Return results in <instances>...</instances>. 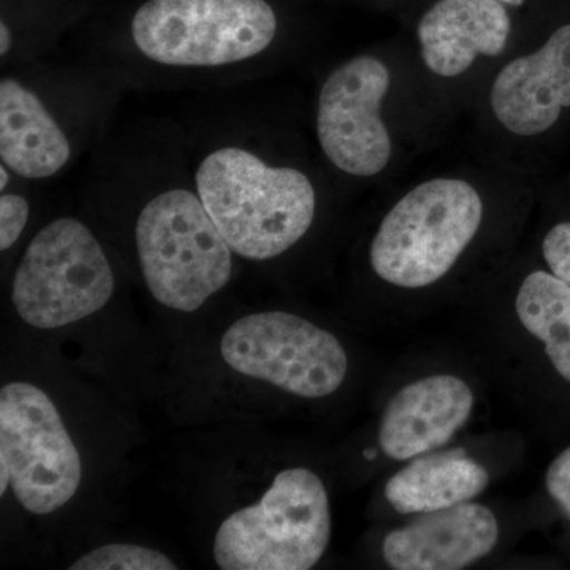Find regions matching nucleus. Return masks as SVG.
<instances>
[{
    "label": "nucleus",
    "mask_w": 570,
    "mask_h": 570,
    "mask_svg": "<svg viewBox=\"0 0 570 570\" xmlns=\"http://www.w3.org/2000/svg\"><path fill=\"white\" fill-rule=\"evenodd\" d=\"M135 243L146 287L170 309H200L234 272V250L187 187L165 189L142 206Z\"/></svg>",
    "instance_id": "obj_2"
},
{
    "label": "nucleus",
    "mask_w": 570,
    "mask_h": 570,
    "mask_svg": "<svg viewBox=\"0 0 570 570\" xmlns=\"http://www.w3.org/2000/svg\"><path fill=\"white\" fill-rule=\"evenodd\" d=\"M0 468H2V472H0V494H6L7 487L10 485V469L7 466L6 461L0 460Z\"/></svg>",
    "instance_id": "obj_22"
},
{
    "label": "nucleus",
    "mask_w": 570,
    "mask_h": 570,
    "mask_svg": "<svg viewBox=\"0 0 570 570\" xmlns=\"http://www.w3.org/2000/svg\"><path fill=\"white\" fill-rule=\"evenodd\" d=\"M220 354L239 374L302 397L332 395L348 370L346 351L336 336L284 311L236 321L220 341Z\"/></svg>",
    "instance_id": "obj_8"
},
{
    "label": "nucleus",
    "mask_w": 570,
    "mask_h": 570,
    "mask_svg": "<svg viewBox=\"0 0 570 570\" xmlns=\"http://www.w3.org/2000/svg\"><path fill=\"white\" fill-rule=\"evenodd\" d=\"M0 159L22 179H48L71 159V141L39 94L13 77L0 81Z\"/></svg>",
    "instance_id": "obj_14"
},
{
    "label": "nucleus",
    "mask_w": 570,
    "mask_h": 570,
    "mask_svg": "<svg viewBox=\"0 0 570 570\" xmlns=\"http://www.w3.org/2000/svg\"><path fill=\"white\" fill-rule=\"evenodd\" d=\"M498 539L493 512L463 502L425 513L409 527L390 532L384 558L396 570H459L487 557Z\"/></svg>",
    "instance_id": "obj_11"
},
{
    "label": "nucleus",
    "mask_w": 570,
    "mask_h": 570,
    "mask_svg": "<svg viewBox=\"0 0 570 570\" xmlns=\"http://www.w3.org/2000/svg\"><path fill=\"white\" fill-rule=\"evenodd\" d=\"M14 45V31L13 28L6 20H0V55L6 58Z\"/></svg>",
    "instance_id": "obj_21"
},
{
    "label": "nucleus",
    "mask_w": 570,
    "mask_h": 570,
    "mask_svg": "<svg viewBox=\"0 0 570 570\" xmlns=\"http://www.w3.org/2000/svg\"><path fill=\"white\" fill-rule=\"evenodd\" d=\"M515 309L524 328L546 344L558 373L570 382V285L553 273H531L521 284Z\"/></svg>",
    "instance_id": "obj_16"
},
{
    "label": "nucleus",
    "mask_w": 570,
    "mask_h": 570,
    "mask_svg": "<svg viewBox=\"0 0 570 570\" xmlns=\"http://www.w3.org/2000/svg\"><path fill=\"white\" fill-rule=\"evenodd\" d=\"M112 292L115 275L99 239L81 220L59 217L22 255L11 302L26 324L52 330L92 316Z\"/></svg>",
    "instance_id": "obj_6"
},
{
    "label": "nucleus",
    "mask_w": 570,
    "mask_h": 570,
    "mask_svg": "<svg viewBox=\"0 0 570 570\" xmlns=\"http://www.w3.org/2000/svg\"><path fill=\"white\" fill-rule=\"evenodd\" d=\"M10 174L9 167L7 165H0V190L6 193L7 186L10 184Z\"/></svg>",
    "instance_id": "obj_23"
},
{
    "label": "nucleus",
    "mask_w": 570,
    "mask_h": 570,
    "mask_svg": "<svg viewBox=\"0 0 570 570\" xmlns=\"http://www.w3.org/2000/svg\"><path fill=\"white\" fill-rule=\"evenodd\" d=\"M493 115L510 134L547 132L570 108V24L551 33L540 50L513 59L491 86Z\"/></svg>",
    "instance_id": "obj_10"
},
{
    "label": "nucleus",
    "mask_w": 570,
    "mask_h": 570,
    "mask_svg": "<svg viewBox=\"0 0 570 570\" xmlns=\"http://www.w3.org/2000/svg\"><path fill=\"white\" fill-rule=\"evenodd\" d=\"M330 535L324 483L309 469H285L257 504L236 510L220 524L214 561L223 570L313 569Z\"/></svg>",
    "instance_id": "obj_5"
},
{
    "label": "nucleus",
    "mask_w": 570,
    "mask_h": 570,
    "mask_svg": "<svg viewBox=\"0 0 570 570\" xmlns=\"http://www.w3.org/2000/svg\"><path fill=\"white\" fill-rule=\"evenodd\" d=\"M472 407L474 395L460 377L420 379L401 389L385 409L379 431L381 448L396 461L441 449L464 426Z\"/></svg>",
    "instance_id": "obj_12"
},
{
    "label": "nucleus",
    "mask_w": 570,
    "mask_h": 570,
    "mask_svg": "<svg viewBox=\"0 0 570 570\" xmlns=\"http://www.w3.org/2000/svg\"><path fill=\"white\" fill-rule=\"evenodd\" d=\"M485 468L459 452L434 453L401 469L385 497L396 512L430 513L478 498L489 485Z\"/></svg>",
    "instance_id": "obj_15"
},
{
    "label": "nucleus",
    "mask_w": 570,
    "mask_h": 570,
    "mask_svg": "<svg viewBox=\"0 0 570 570\" xmlns=\"http://www.w3.org/2000/svg\"><path fill=\"white\" fill-rule=\"evenodd\" d=\"M71 570H176L170 558L160 551L132 546L110 543L89 551L70 566Z\"/></svg>",
    "instance_id": "obj_17"
},
{
    "label": "nucleus",
    "mask_w": 570,
    "mask_h": 570,
    "mask_svg": "<svg viewBox=\"0 0 570 570\" xmlns=\"http://www.w3.org/2000/svg\"><path fill=\"white\" fill-rule=\"evenodd\" d=\"M482 219V197L468 181L422 183L382 220L371 245V266L382 281L397 287L438 283L471 245Z\"/></svg>",
    "instance_id": "obj_4"
},
{
    "label": "nucleus",
    "mask_w": 570,
    "mask_h": 570,
    "mask_svg": "<svg viewBox=\"0 0 570 570\" xmlns=\"http://www.w3.org/2000/svg\"><path fill=\"white\" fill-rule=\"evenodd\" d=\"M277 32L269 0H145L129 22L142 58L181 69L250 61L275 43Z\"/></svg>",
    "instance_id": "obj_3"
},
{
    "label": "nucleus",
    "mask_w": 570,
    "mask_h": 570,
    "mask_svg": "<svg viewBox=\"0 0 570 570\" xmlns=\"http://www.w3.org/2000/svg\"><path fill=\"white\" fill-rule=\"evenodd\" d=\"M547 489L570 520V448L550 464L547 471Z\"/></svg>",
    "instance_id": "obj_20"
},
{
    "label": "nucleus",
    "mask_w": 570,
    "mask_h": 570,
    "mask_svg": "<svg viewBox=\"0 0 570 570\" xmlns=\"http://www.w3.org/2000/svg\"><path fill=\"white\" fill-rule=\"evenodd\" d=\"M551 273L570 285V223L554 225L542 245Z\"/></svg>",
    "instance_id": "obj_19"
},
{
    "label": "nucleus",
    "mask_w": 570,
    "mask_h": 570,
    "mask_svg": "<svg viewBox=\"0 0 570 570\" xmlns=\"http://www.w3.org/2000/svg\"><path fill=\"white\" fill-rule=\"evenodd\" d=\"M499 2L505 3V6L510 7H521L527 0H499Z\"/></svg>",
    "instance_id": "obj_24"
},
{
    "label": "nucleus",
    "mask_w": 570,
    "mask_h": 570,
    "mask_svg": "<svg viewBox=\"0 0 570 570\" xmlns=\"http://www.w3.org/2000/svg\"><path fill=\"white\" fill-rule=\"evenodd\" d=\"M195 190L239 257L272 261L309 230L316 189L303 171L275 167L243 146H220L195 170Z\"/></svg>",
    "instance_id": "obj_1"
},
{
    "label": "nucleus",
    "mask_w": 570,
    "mask_h": 570,
    "mask_svg": "<svg viewBox=\"0 0 570 570\" xmlns=\"http://www.w3.org/2000/svg\"><path fill=\"white\" fill-rule=\"evenodd\" d=\"M390 70L374 56H356L326 77L318 92L317 138L333 167L356 178L382 174L392 138L381 116Z\"/></svg>",
    "instance_id": "obj_9"
},
{
    "label": "nucleus",
    "mask_w": 570,
    "mask_h": 570,
    "mask_svg": "<svg viewBox=\"0 0 570 570\" xmlns=\"http://www.w3.org/2000/svg\"><path fill=\"white\" fill-rule=\"evenodd\" d=\"M510 31L508 6L499 0H438L417 26L423 62L442 78L460 77L479 56L497 58Z\"/></svg>",
    "instance_id": "obj_13"
},
{
    "label": "nucleus",
    "mask_w": 570,
    "mask_h": 570,
    "mask_svg": "<svg viewBox=\"0 0 570 570\" xmlns=\"http://www.w3.org/2000/svg\"><path fill=\"white\" fill-rule=\"evenodd\" d=\"M0 460L18 502L36 515L66 505L81 483L80 453L50 396L28 382L0 390Z\"/></svg>",
    "instance_id": "obj_7"
},
{
    "label": "nucleus",
    "mask_w": 570,
    "mask_h": 570,
    "mask_svg": "<svg viewBox=\"0 0 570 570\" xmlns=\"http://www.w3.org/2000/svg\"><path fill=\"white\" fill-rule=\"evenodd\" d=\"M31 205L20 194L0 195V249H10L28 225Z\"/></svg>",
    "instance_id": "obj_18"
}]
</instances>
